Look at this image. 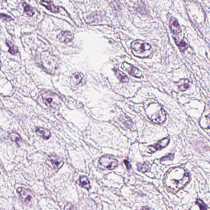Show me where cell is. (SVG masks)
Segmentation results:
<instances>
[{
	"instance_id": "8992f818",
	"label": "cell",
	"mask_w": 210,
	"mask_h": 210,
	"mask_svg": "<svg viewBox=\"0 0 210 210\" xmlns=\"http://www.w3.org/2000/svg\"><path fill=\"white\" fill-rule=\"evenodd\" d=\"M150 120L156 124H161L165 121L166 119V114L164 109L160 106L157 112L153 113L148 115Z\"/></svg>"
},
{
	"instance_id": "4dcf8cb0",
	"label": "cell",
	"mask_w": 210,
	"mask_h": 210,
	"mask_svg": "<svg viewBox=\"0 0 210 210\" xmlns=\"http://www.w3.org/2000/svg\"><path fill=\"white\" fill-rule=\"evenodd\" d=\"M0 54H1V53H0Z\"/></svg>"
},
{
	"instance_id": "277c9868",
	"label": "cell",
	"mask_w": 210,
	"mask_h": 210,
	"mask_svg": "<svg viewBox=\"0 0 210 210\" xmlns=\"http://www.w3.org/2000/svg\"><path fill=\"white\" fill-rule=\"evenodd\" d=\"M118 161L112 156L107 155L103 156L98 160V165L104 170H112L118 166Z\"/></svg>"
},
{
	"instance_id": "ba28073f",
	"label": "cell",
	"mask_w": 210,
	"mask_h": 210,
	"mask_svg": "<svg viewBox=\"0 0 210 210\" xmlns=\"http://www.w3.org/2000/svg\"><path fill=\"white\" fill-rule=\"evenodd\" d=\"M170 140L169 138L166 137L159 141L153 145L149 146L148 149H149V153H152L165 148L169 143Z\"/></svg>"
},
{
	"instance_id": "e0dca14e",
	"label": "cell",
	"mask_w": 210,
	"mask_h": 210,
	"mask_svg": "<svg viewBox=\"0 0 210 210\" xmlns=\"http://www.w3.org/2000/svg\"><path fill=\"white\" fill-rule=\"evenodd\" d=\"M114 71L116 76L120 82H122V83H127L128 82V77L122 71L116 69H115Z\"/></svg>"
},
{
	"instance_id": "4fadbf2b",
	"label": "cell",
	"mask_w": 210,
	"mask_h": 210,
	"mask_svg": "<svg viewBox=\"0 0 210 210\" xmlns=\"http://www.w3.org/2000/svg\"><path fill=\"white\" fill-rule=\"evenodd\" d=\"M83 79V75L79 72L73 73L70 78V82L72 85L76 86L79 85Z\"/></svg>"
},
{
	"instance_id": "7a4b0ae2",
	"label": "cell",
	"mask_w": 210,
	"mask_h": 210,
	"mask_svg": "<svg viewBox=\"0 0 210 210\" xmlns=\"http://www.w3.org/2000/svg\"><path fill=\"white\" fill-rule=\"evenodd\" d=\"M41 59L43 67L47 72L51 74L58 73L59 62L57 57L48 52H44L41 55Z\"/></svg>"
},
{
	"instance_id": "83f0119b",
	"label": "cell",
	"mask_w": 210,
	"mask_h": 210,
	"mask_svg": "<svg viewBox=\"0 0 210 210\" xmlns=\"http://www.w3.org/2000/svg\"><path fill=\"white\" fill-rule=\"evenodd\" d=\"M124 164H125L126 166L127 169L128 170H130L131 168V163H130V162L126 160H124Z\"/></svg>"
},
{
	"instance_id": "9c48e42d",
	"label": "cell",
	"mask_w": 210,
	"mask_h": 210,
	"mask_svg": "<svg viewBox=\"0 0 210 210\" xmlns=\"http://www.w3.org/2000/svg\"><path fill=\"white\" fill-rule=\"evenodd\" d=\"M17 192L23 203L28 204L31 202L32 197L30 192L24 188H19L17 189Z\"/></svg>"
},
{
	"instance_id": "3957f363",
	"label": "cell",
	"mask_w": 210,
	"mask_h": 210,
	"mask_svg": "<svg viewBox=\"0 0 210 210\" xmlns=\"http://www.w3.org/2000/svg\"><path fill=\"white\" fill-rule=\"evenodd\" d=\"M132 51L135 56L139 58H147L151 54V46L140 40L134 41L131 44Z\"/></svg>"
},
{
	"instance_id": "44dd1931",
	"label": "cell",
	"mask_w": 210,
	"mask_h": 210,
	"mask_svg": "<svg viewBox=\"0 0 210 210\" xmlns=\"http://www.w3.org/2000/svg\"><path fill=\"white\" fill-rule=\"evenodd\" d=\"M6 45L9 48V52L12 55H15L18 52V50L15 46H14L13 44H12L11 42L10 41L6 40Z\"/></svg>"
},
{
	"instance_id": "5b68a950",
	"label": "cell",
	"mask_w": 210,
	"mask_h": 210,
	"mask_svg": "<svg viewBox=\"0 0 210 210\" xmlns=\"http://www.w3.org/2000/svg\"><path fill=\"white\" fill-rule=\"evenodd\" d=\"M42 97L44 104L47 106L57 108L61 104V99L59 96L52 92H45L42 94Z\"/></svg>"
},
{
	"instance_id": "ffe728a7",
	"label": "cell",
	"mask_w": 210,
	"mask_h": 210,
	"mask_svg": "<svg viewBox=\"0 0 210 210\" xmlns=\"http://www.w3.org/2000/svg\"><path fill=\"white\" fill-rule=\"evenodd\" d=\"M137 169L139 171L145 173V172L149 171L150 170L149 164L148 162H146L143 163H138L137 164Z\"/></svg>"
},
{
	"instance_id": "f546056e",
	"label": "cell",
	"mask_w": 210,
	"mask_h": 210,
	"mask_svg": "<svg viewBox=\"0 0 210 210\" xmlns=\"http://www.w3.org/2000/svg\"><path fill=\"white\" fill-rule=\"evenodd\" d=\"M4 1H6V0H4Z\"/></svg>"
},
{
	"instance_id": "2e32d148",
	"label": "cell",
	"mask_w": 210,
	"mask_h": 210,
	"mask_svg": "<svg viewBox=\"0 0 210 210\" xmlns=\"http://www.w3.org/2000/svg\"><path fill=\"white\" fill-rule=\"evenodd\" d=\"M79 185L82 188H85L87 190H89L90 188L89 181L86 176H80L79 179Z\"/></svg>"
},
{
	"instance_id": "52a82bcc",
	"label": "cell",
	"mask_w": 210,
	"mask_h": 210,
	"mask_svg": "<svg viewBox=\"0 0 210 210\" xmlns=\"http://www.w3.org/2000/svg\"><path fill=\"white\" fill-rule=\"evenodd\" d=\"M122 68L123 70L128 72L131 76L136 78H140L142 76V73L139 69L127 62L123 63Z\"/></svg>"
},
{
	"instance_id": "484cf974",
	"label": "cell",
	"mask_w": 210,
	"mask_h": 210,
	"mask_svg": "<svg viewBox=\"0 0 210 210\" xmlns=\"http://www.w3.org/2000/svg\"><path fill=\"white\" fill-rule=\"evenodd\" d=\"M196 204H198L200 207V209L201 210H206L207 206L206 205L205 203H203V202L200 200V199H198L196 201Z\"/></svg>"
},
{
	"instance_id": "8fae6325",
	"label": "cell",
	"mask_w": 210,
	"mask_h": 210,
	"mask_svg": "<svg viewBox=\"0 0 210 210\" xmlns=\"http://www.w3.org/2000/svg\"><path fill=\"white\" fill-rule=\"evenodd\" d=\"M58 40L61 43H67L71 42L73 38V35L69 31L61 32L58 35Z\"/></svg>"
},
{
	"instance_id": "4316f807",
	"label": "cell",
	"mask_w": 210,
	"mask_h": 210,
	"mask_svg": "<svg viewBox=\"0 0 210 210\" xmlns=\"http://www.w3.org/2000/svg\"><path fill=\"white\" fill-rule=\"evenodd\" d=\"M174 155L173 154H169L167 156H165L163 157V158H161V161H172L173 159H174Z\"/></svg>"
},
{
	"instance_id": "ac0fdd59",
	"label": "cell",
	"mask_w": 210,
	"mask_h": 210,
	"mask_svg": "<svg viewBox=\"0 0 210 210\" xmlns=\"http://www.w3.org/2000/svg\"><path fill=\"white\" fill-rule=\"evenodd\" d=\"M23 6L24 12L26 15L30 17H32L34 15L35 12L32 7L26 3H23Z\"/></svg>"
},
{
	"instance_id": "7c38bea8",
	"label": "cell",
	"mask_w": 210,
	"mask_h": 210,
	"mask_svg": "<svg viewBox=\"0 0 210 210\" xmlns=\"http://www.w3.org/2000/svg\"><path fill=\"white\" fill-rule=\"evenodd\" d=\"M35 132L38 136L44 140L49 139L51 136L50 131L47 129L38 127L36 128Z\"/></svg>"
},
{
	"instance_id": "f1b7e54d",
	"label": "cell",
	"mask_w": 210,
	"mask_h": 210,
	"mask_svg": "<svg viewBox=\"0 0 210 210\" xmlns=\"http://www.w3.org/2000/svg\"><path fill=\"white\" fill-rule=\"evenodd\" d=\"M2 66V62H1L0 61V70L1 69V68Z\"/></svg>"
},
{
	"instance_id": "603a6c76",
	"label": "cell",
	"mask_w": 210,
	"mask_h": 210,
	"mask_svg": "<svg viewBox=\"0 0 210 210\" xmlns=\"http://www.w3.org/2000/svg\"><path fill=\"white\" fill-rule=\"evenodd\" d=\"M120 121L122 124L125 126L127 128H130L131 127L132 122L130 119L126 116H121L120 119Z\"/></svg>"
},
{
	"instance_id": "d4e9b609",
	"label": "cell",
	"mask_w": 210,
	"mask_h": 210,
	"mask_svg": "<svg viewBox=\"0 0 210 210\" xmlns=\"http://www.w3.org/2000/svg\"><path fill=\"white\" fill-rule=\"evenodd\" d=\"M0 19L4 21H7V22H10V21L13 20L12 18L10 16L2 13H0Z\"/></svg>"
},
{
	"instance_id": "30bf717a",
	"label": "cell",
	"mask_w": 210,
	"mask_h": 210,
	"mask_svg": "<svg viewBox=\"0 0 210 210\" xmlns=\"http://www.w3.org/2000/svg\"><path fill=\"white\" fill-rule=\"evenodd\" d=\"M169 26L171 31L175 35H178L181 32L180 26L177 19L174 17H172L170 20Z\"/></svg>"
},
{
	"instance_id": "5bb4252c",
	"label": "cell",
	"mask_w": 210,
	"mask_h": 210,
	"mask_svg": "<svg viewBox=\"0 0 210 210\" xmlns=\"http://www.w3.org/2000/svg\"><path fill=\"white\" fill-rule=\"evenodd\" d=\"M48 160L51 163L54 169H57L58 168L60 167L62 163V161L61 159L57 156L54 155L48 156Z\"/></svg>"
},
{
	"instance_id": "9a60e30c",
	"label": "cell",
	"mask_w": 210,
	"mask_h": 210,
	"mask_svg": "<svg viewBox=\"0 0 210 210\" xmlns=\"http://www.w3.org/2000/svg\"><path fill=\"white\" fill-rule=\"evenodd\" d=\"M40 4L52 12L58 13L59 12V7L55 6L52 2L46 1L42 0L40 2Z\"/></svg>"
},
{
	"instance_id": "cb8c5ba5",
	"label": "cell",
	"mask_w": 210,
	"mask_h": 210,
	"mask_svg": "<svg viewBox=\"0 0 210 210\" xmlns=\"http://www.w3.org/2000/svg\"><path fill=\"white\" fill-rule=\"evenodd\" d=\"M182 82L184 84L179 86V90L182 91H184L187 90L189 87V80L188 79L181 80Z\"/></svg>"
},
{
	"instance_id": "7402d4cb",
	"label": "cell",
	"mask_w": 210,
	"mask_h": 210,
	"mask_svg": "<svg viewBox=\"0 0 210 210\" xmlns=\"http://www.w3.org/2000/svg\"><path fill=\"white\" fill-rule=\"evenodd\" d=\"M175 42L178 48L182 52L184 51L188 48V45L184 41L182 40H178L175 38Z\"/></svg>"
},
{
	"instance_id": "d6986e66",
	"label": "cell",
	"mask_w": 210,
	"mask_h": 210,
	"mask_svg": "<svg viewBox=\"0 0 210 210\" xmlns=\"http://www.w3.org/2000/svg\"><path fill=\"white\" fill-rule=\"evenodd\" d=\"M9 136L11 140L15 142L17 145H19L22 140L20 135L17 133H11L9 134Z\"/></svg>"
},
{
	"instance_id": "6da1fadb",
	"label": "cell",
	"mask_w": 210,
	"mask_h": 210,
	"mask_svg": "<svg viewBox=\"0 0 210 210\" xmlns=\"http://www.w3.org/2000/svg\"><path fill=\"white\" fill-rule=\"evenodd\" d=\"M190 177L187 170L181 167L171 168L164 176L163 183L168 190L175 193L189 182Z\"/></svg>"
}]
</instances>
